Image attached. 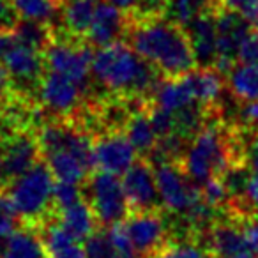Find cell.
I'll return each instance as SVG.
<instances>
[{"label": "cell", "mask_w": 258, "mask_h": 258, "mask_svg": "<svg viewBox=\"0 0 258 258\" xmlns=\"http://www.w3.org/2000/svg\"><path fill=\"white\" fill-rule=\"evenodd\" d=\"M122 186L133 211H158L163 205L156 172L147 159H137L127 172L122 173Z\"/></svg>", "instance_id": "9c48e42d"}, {"label": "cell", "mask_w": 258, "mask_h": 258, "mask_svg": "<svg viewBox=\"0 0 258 258\" xmlns=\"http://www.w3.org/2000/svg\"><path fill=\"white\" fill-rule=\"evenodd\" d=\"M53 179L50 166L43 161H37L32 168L15 179L9 195L22 218L32 221L43 218L48 207L53 204Z\"/></svg>", "instance_id": "277c9868"}, {"label": "cell", "mask_w": 258, "mask_h": 258, "mask_svg": "<svg viewBox=\"0 0 258 258\" xmlns=\"http://www.w3.org/2000/svg\"><path fill=\"white\" fill-rule=\"evenodd\" d=\"M39 154L41 149L37 138L27 133L13 137L4 145V154H2V163H0V173H2L4 182L18 179L27 170L32 168L39 161Z\"/></svg>", "instance_id": "2e32d148"}, {"label": "cell", "mask_w": 258, "mask_h": 258, "mask_svg": "<svg viewBox=\"0 0 258 258\" xmlns=\"http://www.w3.org/2000/svg\"><path fill=\"white\" fill-rule=\"evenodd\" d=\"M16 13L23 20H34L53 25L60 18L62 0H11Z\"/></svg>", "instance_id": "484cf974"}, {"label": "cell", "mask_w": 258, "mask_h": 258, "mask_svg": "<svg viewBox=\"0 0 258 258\" xmlns=\"http://www.w3.org/2000/svg\"><path fill=\"white\" fill-rule=\"evenodd\" d=\"M133 258H142V256H138V254H137V256H133Z\"/></svg>", "instance_id": "7dc6e473"}, {"label": "cell", "mask_w": 258, "mask_h": 258, "mask_svg": "<svg viewBox=\"0 0 258 258\" xmlns=\"http://www.w3.org/2000/svg\"><path fill=\"white\" fill-rule=\"evenodd\" d=\"M13 36L18 43L44 51L51 44V41L55 39V30L50 23L20 18L18 25L13 30Z\"/></svg>", "instance_id": "d4e9b609"}, {"label": "cell", "mask_w": 258, "mask_h": 258, "mask_svg": "<svg viewBox=\"0 0 258 258\" xmlns=\"http://www.w3.org/2000/svg\"><path fill=\"white\" fill-rule=\"evenodd\" d=\"M44 158H46V165L50 166L53 177L57 180H62V182L82 184L92 170L89 163L69 151L51 152Z\"/></svg>", "instance_id": "ffe728a7"}, {"label": "cell", "mask_w": 258, "mask_h": 258, "mask_svg": "<svg viewBox=\"0 0 258 258\" xmlns=\"http://www.w3.org/2000/svg\"><path fill=\"white\" fill-rule=\"evenodd\" d=\"M180 163L191 180L202 186L212 177H221L233 163L244 161L237 158L230 138L219 125H205L195 135Z\"/></svg>", "instance_id": "3957f363"}, {"label": "cell", "mask_w": 258, "mask_h": 258, "mask_svg": "<svg viewBox=\"0 0 258 258\" xmlns=\"http://www.w3.org/2000/svg\"><path fill=\"white\" fill-rule=\"evenodd\" d=\"M108 2H111L113 6H117V8L124 9L127 13H133L138 4V0H108Z\"/></svg>", "instance_id": "b9f144b4"}, {"label": "cell", "mask_w": 258, "mask_h": 258, "mask_svg": "<svg viewBox=\"0 0 258 258\" xmlns=\"http://www.w3.org/2000/svg\"><path fill=\"white\" fill-rule=\"evenodd\" d=\"M127 36L138 55L166 78L182 76L197 66L186 27L166 16H131Z\"/></svg>", "instance_id": "6da1fadb"}, {"label": "cell", "mask_w": 258, "mask_h": 258, "mask_svg": "<svg viewBox=\"0 0 258 258\" xmlns=\"http://www.w3.org/2000/svg\"><path fill=\"white\" fill-rule=\"evenodd\" d=\"M87 191H89V204L101 225L110 226L127 218L131 205L118 175L97 170L89 179Z\"/></svg>", "instance_id": "5b68a950"}, {"label": "cell", "mask_w": 258, "mask_h": 258, "mask_svg": "<svg viewBox=\"0 0 258 258\" xmlns=\"http://www.w3.org/2000/svg\"><path fill=\"white\" fill-rule=\"evenodd\" d=\"M202 198L214 209L225 205L230 198V191L223 177H212L207 182L202 184Z\"/></svg>", "instance_id": "f546056e"}, {"label": "cell", "mask_w": 258, "mask_h": 258, "mask_svg": "<svg viewBox=\"0 0 258 258\" xmlns=\"http://www.w3.org/2000/svg\"><path fill=\"white\" fill-rule=\"evenodd\" d=\"M46 258H87V254H85V247L82 244L73 242L69 246L62 247V249L46 254Z\"/></svg>", "instance_id": "74e56055"}, {"label": "cell", "mask_w": 258, "mask_h": 258, "mask_svg": "<svg viewBox=\"0 0 258 258\" xmlns=\"http://www.w3.org/2000/svg\"><path fill=\"white\" fill-rule=\"evenodd\" d=\"M8 83H9V76L6 73L4 66L0 64V99L6 96V90H8Z\"/></svg>", "instance_id": "7bdbcfd3"}, {"label": "cell", "mask_w": 258, "mask_h": 258, "mask_svg": "<svg viewBox=\"0 0 258 258\" xmlns=\"http://www.w3.org/2000/svg\"><path fill=\"white\" fill-rule=\"evenodd\" d=\"M237 62H258V29H249L237 51Z\"/></svg>", "instance_id": "1f68e13d"}, {"label": "cell", "mask_w": 258, "mask_h": 258, "mask_svg": "<svg viewBox=\"0 0 258 258\" xmlns=\"http://www.w3.org/2000/svg\"><path fill=\"white\" fill-rule=\"evenodd\" d=\"M151 258H205V254L193 244H180V246H165Z\"/></svg>", "instance_id": "d6a6232c"}, {"label": "cell", "mask_w": 258, "mask_h": 258, "mask_svg": "<svg viewBox=\"0 0 258 258\" xmlns=\"http://www.w3.org/2000/svg\"><path fill=\"white\" fill-rule=\"evenodd\" d=\"M207 242L209 249L211 253H214V256H228V254L247 251L242 228L232 225V223L211 225L207 233Z\"/></svg>", "instance_id": "d6986e66"}, {"label": "cell", "mask_w": 258, "mask_h": 258, "mask_svg": "<svg viewBox=\"0 0 258 258\" xmlns=\"http://www.w3.org/2000/svg\"><path fill=\"white\" fill-rule=\"evenodd\" d=\"M2 242H4V240H0V249H2Z\"/></svg>", "instance_id": "bcb514c9"}, {"label": "cell", "mask_w": 258, "mask_h": 258, "mask_svg": "<svg viewBox=\"0 0 258 258\" xmlns=\"http://www.w3.org/2000/svg\"><path fill=\"white\" fill-rule=\"evenodd\" d=\"M82 200V189H80V184L75 182H62L57 180L53 187V205L60 211L69 205L76 204V202Z\"/></svg>", "instance_id": "4dcf8cb0"}, {"label": "cell", "mask_w": 258, "mask_h": 258, "mask_svg": "<svg viewBox=\"0 0 258 258\" xmlns=\"http://www.w3.org/2000/svg\"><path fill=\"white\" fill-rule=\"evenodd\" d=\"M2 154H4V145H2V142H0V163H2ZM0 182H4V179H2V173H0Z\"/></svg>", "instance_id": "f6af8a7d"}, {"label": "cell", "mask_w": 258, "mask_h": 258, "mask_svg": "<svg viewBox=\"0 0 258 258\" xmlns=\"http://www.w3.org/2000/svg\"><path fill=\"white\" fill-rule=\"evenodd\" d=\"M239 117L244 125L258 133V101H249L239 110Z\"/></svg>", "instance_id": "8d00e7d4"}, {"label": "cell", "mask_w": 258, "mask_h": 258, "mask_svg": "<svg viewBox=\"0 0 258 258\" xmlns=\"http://www.w3.org/2000/svg\"><path fill=\"white\" fill-rule=\"evenodd\" d=\"M198 104L191 94L187 83L184 82L182 76L177 78H166L165 82H159L154 90V106L166 110L170 113L184 110L187 106Z\"/></svg>", "instance_id": "ac0fdd59"}, {"label": "cell", "mask_w": 258, "mask_h": 258, "mask_svg": "<svg viewBox=\"0 0 258 258\" xmlns=\"http://www.w3.org/2000/svg\"><path fill=\"white\" fill-rule=\"evenodd\" d=\"M214 9L216 8L200 13L186 25L195 60L200 68H214L218 58V29Z\"/></svg>", "instance_id": "9a60e30c"}, {"label": "cell", "mask_w": 258, "mask_h": 258, "mask_svg": "<svg viewBox=\"0 0 258 258\" xmlns=\"http://www.w3.org/2000/svg\"><path fill=\"white\" fill-rule=\"evenodd\" d=\"M214 258H258L254 253L251 251H242V253H237V254H228V256H214Z\"/></svg>", "instance_id": "ee69618b"}, {"label": "cell", "mask_w": 258, "mask_h": 258, "mask_svg": "<svg viewBox=\"0 0 258 258\" xmlns=\"http://www.w3.org/2000/svg\"><path fill=\"white\" fill-rule=\"evenodd\" d=\"M154 172L161 204L170 212L186 216L202 200L200 186L191 180L180 163H159Z\"/></svg>", "instance_id": "8992f818"}, {"label": "cell", "mask_w": 258, "mask_h": 258, "mask_svg": "<svg viewBox=\"0 0 258 258\" xmlns=\"http://www.w3.org/2000/svg\"><path fill=\"white\" fill-rule=\"evenodd\" d=\"M83 90L85 89L75 80L57 71H51V69L44 71L39 82L41 103L46 110L57 115H68L75 111Z\"/></svg>", "instance_id": "7c38bea8"}, {"label": "cell", "mask_w": 258, "mask_h": 258, "mask_svg": "<svg viewBox=\"0 0 258 258\" xmlns=\"http://www.w3.org/2000/svg\"><path fill=\"white\" fill-rule=\"evenodd\" d=\"M18 22L20 16L11 0H0V32H13Z\"/></svg>", "instance_id": "836d02e7"}, {"label": "cell", "mask_w": 258, "mask_h": 258, "mask_svg": "<svg viewBox=\"0 0 258 258\" xmlns=\"http://www.w3.org/2000/svg\"><path fill=\"white\" fill-rule=\"evenodd\" d=\"M18 216L11 195L0 191V240H6L15 230H18L16 228Z\"/></svg>", "instance_id": "f1b7e54d"}, {"label": "cell", "mask_w": 258, "mask_h": 258, "mask_svg": "<svg viewBox=\"0 0 258 258\" xmlns=\"http://www.w3.org/2000/svg\"><path fill=\"white\" fill-rule=\"evenodd\" d=\"M60 223L75 235L76 240H85L96 232L97 218L89 202H76L66 209H60Z\"/></svg>", "instance_id": "cb8c5ba5"}, {"label": "cell", "mask_w": 258, "mask_h": 258, "mask_svg": "<svg viewBox=\"0 0 258 258\" xmlns=\"http://www.w3.org/2000/svg\"><path fill=\"white\" fill-rule=\"evenodd\" d=\"M85 254L87 258H117V253L113 249V244L110 242L106 230L101 232L96 230L90 237H87L85 240Z\"/></svg>", "instance_id": "83f0119b"}, {"label": "cell", "mask_w": 258, "mask_h": 258, "mask_svg": "<svg viewBox=\"0 0 258 258\" xmlns=\"http://www.w3.org/2000/svg\"><path fill=\"white\" fill-rule=\"evenodd\" d=\"M0 258H46L43 239L30 230H15L2 242Z\"/></svg>", "instance_id": "7402d4cb"}, {"label": "cell", "mask_w": 258, "mask_h": 258, "mask_svg": "<svg viewBox=\"0 0 258 258\" xmlns=\"http://www.w3.org/2000/svg\"><path fill=\"white\" fill-rule=\"evenodd\" d=\"M244 233V240H246L247 251L254 253L258 256V218L251 216V218H246L240 225Z\"/></svg>", "instance_id": "e575fe53"}, {"label": "cell", "mask_w": 258, "mask_h": 258, "mask_svg": "<svg viewBox=\"0 0 258 258\" xmlns=\"http://www.w3.org/2000/svg\"><path fill=\"white\" fill-rule=\"evenodd\" d=\"M247 2L249 0H218V6L225 9H232V11H240Z\"/></svg>", "instance_id": "60d3db41"}, {"label": "cell", "mask_w": 258, "mask_h": 258, "mask_svg": "<svg viewBox=\"0 0 258 258\" xmlns=\"http://www.w3.org/2000/svg\"><path fill=\"white\" fill-rule=\"evenodd\" d=\"M214 15L216 29H218V58L214 68L223 76H226L230 69L237 64V51L251 27L239 11L216 6Z\"/></svg>", "instance_id": "ba28073f"}, {"label": "cell", "mask_w": 258, "mask_h": 258, "mask_svg": "<svg viewBox=\"0 0 258 258\" xmlns=\"http://www.w3.org/2000/svg\"><path fill=\"white\" fill-rule=\"evenodd\" d=\"M239 13L249 23L251 29H258V0H249Z\"/></svg>", "instance_id": "ab89813d"}, {"label": "cell", "mask_w": 258, "mask_h": 258, "mask_svg": "<svg viewBox=\"0 0 258 258\" xmlns=\"http://www.w3.org/2000/svg\"><path fill=\"white\" fill-rule=\"evenodd\" d=\"M125 137L129 138V142L133 144V147L140 154L149 156L154 151L159 138L154 125H152L149 111L140 110L127 118V122H125Z\"/></svg>", "instance_id": "603a6c76"}, {"label": "cell", "mask_w": 258, "mask_h": 258, "mask_svg": "<svg viewBox=\"0 0 258 258\" xmlns=\"http://www.w3.org/2000/svg\"><path fill=\"white\" fill-rule=\"evenodd\" d=\"M2 66L8 73L9 80H13L18 85H36L41 82L44 75V51L36 48H30L18 41H13V44L2 55Z\"/></svg>", "instance_id": "4fadbf2b"}, {"label": "cell", "mask_w": 258, "mask_h": 258, "mask_svg": "<svg viewBox=\"0 0 258 258\" xmlns=\"http://www.w3.org/2000/svg\"><path fill=\"white\" fill-rule=\"evenodd\" d=\"M244 163L251 170V173H256L258 175V135L251 140L247 151L244 152Z\"/></svg>", "instance_id": "f35d334b"}, {"label": "cell", "mask_w": 258, "mask_h": 258, "mask_svg": "<svg viewBox=\"0 0 258 258\" xmlns=\"http://www.w3.org/2000/svg\"><path fill=\"white\" fill-rule=\"evenodd\" d=\"M239 202H244V205L253 211H258V175L256 173H251L249 180L246 184V189H244V195L240 200H237L235 204Z\"/></svg>", "instance_id": "d590c367"}, {"label": "cell", "mask_w": 258, "mask_h": 258, "mask_svg": "<svg viewBox=\"0 0 258 258\" xmlns=\"http://www.w3.org/2000/svg\"><path fill=\"white\" fill-rule=\"evenodd\" d=\"M137 161V149L124 133L111 131L94 142V168L122 175Z\"/></svg>", "instance_id": "8fae6325"}, {"label": "cell", "mask_w": 258, "mask_h": 258, "mask_svg": "<svg viewBox=\"0 0 258 258\" xmlns=\"http://www.w3.org/2000/svg\"><path fill=\"white\" fill-rule=\"evenodd\" d=\"M129 23L131 18L127 11L117 8L108 0H99L85 39L96 48L108 46L127 34Z\"/></svg>", "instance_id": "5bb4252c"}, {"label": "cell", "mask_w": 258, "mask_h": 258, "mask_svg": "<svg viewBox=\"0 0 258 258\" xmlns=\"http://www.w3.org/2000/svg\"><path fill=\"white\" fill-rule=\"evenodd\" d=\"M218 6V0H168L165 16L186 27L195 16Z\"/></svg>", "instance_id": "4316f807"}, {"label": "cell", "mask_w": 258, "mask_h": 258, "mask_svg": "<svg viewBox=\"0 0 258 258\" xmlns=\"http://www.w3.org/2000/svg\"><path fill=\"white\" fill-rule=\"evenodd\" d=\"M138 256H154L166 246V230L158 211H135L124 221Z\"/></svg>", "instance_id": "30bf717a"}, {"label": "cell", "mask_w": 258, "mask_h": 258, "mask_svg": "<svg viewBox=\"0 0 258 258\" xmlns=\"http://www.w3.org/2000/svg\"><path fill=\"white\" fill-rule=\"evenodd\" d=\"M182 78L200 106L209 108L221 97L223 75L216 68H195L182 75Z\"/></svg>", "instance_id": "e0dca14e"}, {"label": "cell", "mask_w": 258, "mask_h": 258, "mask_svg": "<svg viewBox=\"0 0 258 258\" xmlns=\"http://www.w3.org/2000/svg\"><path fill=\"white\" fill-rule=\"evenodd\" d=\"M90 73L97 83L118 96H149L154 94L159 83L158 69L122 41L97 48Z\"/></svg>", "instance_id": "7a4b0ae2"}, {"label": "cell", "mask_w": 258, "mask_h": 258, "mask_svg": "<svg viewBox=\"0 0 258 258\" xmlns=\"http://www.w3.org/2000/svg\"><path fill=\"white\" fill-rule=\"evenodd\" d=\"M94 58V46L85 39V43H71V41H51L50 46L44 50V62L48 69L60 75L69 76L76 83L87 89L92 76L90 66Z\"/></svg>", "instance_id": "52a82bcc"}, {"label": "cell", "mask_w": 258, "mask_h": 258, "mask_svg": "<svg viewBox=\"0 0 258 258\" xmlns=\"http://www.w3.org/2000/svg\"><path fill=\"white\" fill-rule=\"evenodd\" d=\"M228 89L235 99L258 101V62H237L226 75Z\"/></svg>", "instance_id": "44dd1931"}]
</instances>
